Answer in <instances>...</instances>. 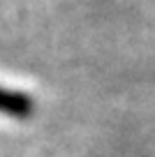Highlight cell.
<instances>
[{
  "instance_id": "cell-1",
  "label": "cell",
  "mask_w": 155,
  "mask_h": 157,
  "mask_svg": "<svg viewBox=\"0 0 155 157\" xmlns=\"http://www.w3.org/2000/svg\"><path fill=\"white\" fill-rule=\"evenodd\" d=\"M30 106H33V102H30L28 95L0 88V113L14 116V118H26L30 113Z\"/></svg>"
}]
</instances>
